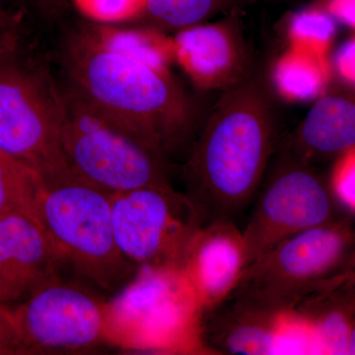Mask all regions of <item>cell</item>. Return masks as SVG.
<instances>
[{"label": "cell", "mask_w": 355, "mask_h": 355, "mask_svg": "<svg viewBox=\"0 0 355 355\" xmlns=\"http://www.w3.org/2000/svg\"><path fill=\"white\" fill-rule=\"evenodd\" d=\"M272 104L258 77L223 91L183 168L198 225L235 221L254 202L275 142Z\"/></svg>", "instance_id": "cell-1"}, {"label": "cell", "mask_w": 355, "mask_h": 355, "mask_svg": "<svg viewBox=\"0 0 355 355\" xmlns=\"http://www.w3.org/2000/svg\"><path fill=\"white\" fill-rule=\"evenodd\" d=\"M62 64L67 83L165 153L190 137L193 107L171 72L109 50L81 27L67 39Z\"/></svg>", "instance_id": "cell-2"}, {"label": "cell", "mask_w": 355, "mask_h": 355, "mask_svg": "<svg viewBox=\"0 0 355 355\" xmlns=\"http://www.w3.org/2000/svg\"><path fill=\"white\" fill-rule=\"evenodd\" d=\"M57 89L60 148L70 171L109 193L173 189L160 147L70 84Z\"/></svg>", "instance_id": "cell-3"}, {"label": "cell", "mask_w": 355, "mask_h": 355, "mask_svg": "<svg viewBox=\"0 0 355 355\" xmlns=\"http://www.w3.org/2000/svg\"><path fill=\"white\" fill-rule=\"evenodd\" d=\"M111 195L69 169L41 178L37 203L40 223L64 268L106 291L127 284L139 268L116 246Z\"/></svg>", "instance_id": "cell-4"}, {"label": "cell", "mask_w": 355, "mask_h": 355, "mask_svg": "<svg viewBox=\"0 0 355 355\" xmlns=\"http://www.w3.org/2000/svg\"><path fill=\"white\" fill-rule=\"evenodd\" d=\"M355 270V226L340 216L291 236L248 266L234 291L279 310Z\"/></svg>", "instance_id": "cell-5"}, {"label": "cell", "mask_w": 355, "mask_h": 355, "mask_svg": "<svg viewBox=\"0 0 355 355\" xmlns=\"http://www.w3.org/2000/svg\"><path fill=\"white\" fill-rule=\"evenodd\" d=\"M107 308L109 336L127 328L140 347L209 354L202 340V305L181 266H139Z\"/></svg>", "instance_id": "cell-6"}, {"label": "cell", "mask_w": 355, "mask_h": 355, "mask_svg": "<svg viewBox=\"0 0 355 355\" xmlns=\"http://www.w3.org/2000/svg\"><path fill=\"white\" fill-rule=\"evenodd\" d=\"M58 89L13 57L0 62V148L41 178L67 171Z\"/></svg>", "instance_id": "cell-7"}, {"label": "cell", "mask_w": 355, "mask_h": 355, "mask_svg": "<svg viewBox=\"0 0 355 355\" xmlns=\"http://www.w3.org/2000/svg\"><path fill=\"white\" fill-rule=\"evenodd\" d=\"M254 202L242 229L248 266L282 240L343 216L313 165L284 153Z\"/></svg>", "instance_id": "cell-8"}, {"label": "cell", "mask_w": 355, "mask_h": 355, "mask_svg": "<svg viewBox=\"0 0 355 355\" xmlns=\"http://www.w3.org/2000/svg\"><path fill=\"white\" fill-rule=\"evenodd\" d=\"M114 240L135 266H178L198 222L174 189L139 188L111 195Z\"/></svg>", "instance_id": "cell-9"}, {"label": "cell", "mask_w": 355, "mask_h": 355, "mask_svg": "<svg viewBox=\"0 0 355 355\" xmlns=\"http://www.w3.org/2000/svg\"><path fill=\"white\" fill-rule=\"evenodd\" d=\"M10 314L27 354L87 349L109 336L107 304L62 279L10 308Z\"/></svg>", "instance_id": "cell-10"}, {"label": "cell", "mask_w": 355, "mask_h": 355, "mask_svg": "<svg viewBox=\"0 0 355 355\" xmlns=\"http://www.w3.org/2000/svg\"><path fill=\"white\" fill-rule=\"evenodd\" d=\"M64 266L37 219L12 211L0 214V306L21 304L62 279Z\"/></svg>", "instance_id": "cell-11"}, {"label": "cell", "mask_w": 355, "mask_h": 355, "mask_svg": "<svg viewBox=\"0 0 355 355\" xmlns=\"http://www.w3.org/2000/svg\"><path fill=\"white\" fill-rule=\"evenodd\" d=\"M235 17L180 30L175 62L203 90H227L250 76L244 42Z\"/></svg>", "instance_id": "cell-12"}, {"label": "cell", "mask_w": 355, "mask_h": 355, "mask_svg": "<svg viewBox=\"0 0 355 355\" xmlns=\"http://www.w3.org/2000/svg\"><path fill=\"white\" fill-rule=\"evenodd\" d=\"M247 266L242 230L232 220L198 226L182 263L203 312L216 307L234 291Z\"/></svg>", "instance_id": "cell-13"}, {"label": "cell", "mask_w": 355, "mask_h": 355, "mask_svg": "<svg viewBox=\"0 0 355 355\" xmlns=\"http://www.w3.org/2000/svg\"><path fill=\"white\" fill-rule=\"evenodd\" d=\"M284 312L234 291L203 312V345L211 354H275Z\"/></svg>", "instance_id": "cell-14"}, {"label": "cell", "mask_w": 355, "mask_h": 355, "mask_svg": "<svg viewBox=\"0 0 355 355\" xmlns=\"http://www.w3.org/2000/svg\"><path fill=\"white\" fill-rule=\"evenodd\" d=\"M355 147V88L336 89L317 98L291 133L282 153L313 165Z\"/></svg>", "instance_id": "cell-15"}, {"label": "cell", "mask_w": 355, "mask_h": 355, "mask_svg": "<svg viewBox=\"0 0 355 355\" xmlns=\"http://www.w3.org/2000/svg\"><path fill=\"white\" fill-rule=\"evenodd\" d=\"M314 331L323 354H347L355 321V270L292 307Z\"/></svg>", "instance_id": "cell-16"}, {"label": "cell", "mask_w": 355, "mask_h": 355, "mask_svg": "<svg viewBox=\"0 0 355 355\" xmlns=\"http://www.w3.org/2000/svg\"><path fill=\"white\" fill-rule=\"evenodd\" d=\"M81 28L105 48L153 69L170 71V67L175 62L174 41L158 28H121L97 23Z\"/></svg>", "instance_id": "cell-17"}, {"label": "cell", "mask_w": 355, "mask_h": 355, "mask_svg": "<svg viewBox=\"0 0 355 355\" xmlns=\"http://www.w3.org/2000/svg\"><path fill=\"white\" fill-rule=\"evenodd\" d=\"M272 77L275 90L286 101H311L326 92L330 60L288 48L275 62Z\"/></svg>", "instance_id": "cell-18"}, {"label": "cell", "mask_w": 355, "mask_h": 355, "mask_svg": "<svg viewBox=\"0 0 355 355\" xmlns=\"http://www.w3.org/2000/svg\"><path fill=\"white\" fill-rule=\"evenodd\" d=\"M338 21L319 3L292 14L287 24L289 48L329 60Z\"/></svg>", "instance_id": "cell-19"}, {"label": "cell", "mask_w": 355, "mask_h": 355, "mask_svg": "<svg viewBox=\"0 0 355 355\" xmlns=\"http://www.w3.org/2000/svg\"><path fill=\"white\" fill-rule=\"evenodd\" d=\"M40 181L39 175L0 148V214L23 212L39 221Z\"/></svg>", "instance_id": "cell-20"}, {"label": "cell", "mask_w": 355, "mask_h": 355, "mask_svg": "<svg viewBox=\"0 0 355 355\" xmlns=\"http://www.w3.org/2000/svg\"><path fill=\"white\" fill-rule=\"evenodd\" d=\"M242 0H147L142 17L158 27L184 29L200 24L203 20Z\"/></svg>", "instance_id": "cell-21"}, {"label": "cell", "mask_w": 355, "mask_h": 355, "mask_svg": "<svg viewBox=\"0 0 355 355\" xmlns=\"http://www.w3.org/2000/svg\"><path fill=\"white\" fill-rule=\"evenodd\" d=\"M275 354H323L314 331L303 318L291 309L282 315Z\"/></svg>", "instance_id": "cell-22"}, {"label": "cell", "mask_w": 355, "mask_h": 355, "mask_svg": "<svg viewBox=\"0 0 355 355\" xmlns=\"http://www.w3.org/2000/svg\"><path fill=\"white\" fill-rule=\"evenodd\" d=\"M92 23L114 25L142 17L147 0H70Z\"/></svg>", "instance_id": "cell-23"}, {"label": "cell", "mask_w": 355, "mask_h": 355, "mask_svg": "<svg viewBox=\"0 0 355 355\" xmlns=\"http://www.w3.org/2000/svg\"><path fill=\"white\" fill-rule=\"evenodd\" d=\"M329 184L340 207L355 214V147L335 159Z\"/></svg>", "instance_id": "cell-24"}, {"label": "cell", "mask_w": 355, "mask_h": 355, "mask_svg": "<svg viewBox=\"0 0 355 355\" xmlns=\"http://www.w3.org/2000/svg\"><path fill=\"white\" fill-rule=\"evenodd\" d=\"M19 44V26L15 16L0 8V62L13 57Z\"/></svg>", "instance_id": "cell-25"}, {"label": "cell", "mask_w": 355, "mask_h": 355, "mask_svg": "<svg viewBox=\"0 0 355 355\" xmlns=\"http://www.w3.org/2000/svg\"><path fill=\"white\" fill-rule=\"evenodd\" d=\"M334 69L343 83L355 88V35L336 51Z\"/></svg>", "instance_id": "cell-26"}, {"label": "cell", "mask_w": 355, "mask_h": 355, "mask_svg": "<svg viewBox=\"0 0 355 355\" xmlns=\"http://www.w3.org/2000/svg\"><path fill=\"white\" fill-rule=\"evenodd\" d=\"M27 354L11 321L10 309H0V355Z\"/></svg>", "instance_id": "cell-27"}, {"label": "cell", "mask_w": 355, "mask_h": 355, "mask_svg": "<svg viewBox=\"0 0 355 355\" xmlns=\"http://www.w3.org/2000/svg\"><path fill=\"white\" fill-rule=\"evenodd\" d=\"M319 4L338 22L355 30V0H320Z\"/></svg>", "instance_id": "cell-28"}, {"label": "cell", "mask_w": 355, "mask_h": 355, "mask_svg": "<svg viewBox=\"0 0 355 355\" xmlns=\"http://www.w3.org/2000/svg\"><path fill=\"white\" fill-rule=\"evenodd\" d=\"M40 8L46 14H55L64 6V0H36Z\"/></svg>", "instance_id": "cell-29"}, {"label": "cell", "mask_w": 355, "mask_h": 355, "mask_svg": "<svg viewBox=\"0 0 355 355\" xmlns=\"http://www.w3.org/2000/svg\"><path fill=\"white\" fill-rule=\"evenodd\" d=\"M347 355H355V321L352 324V331H350L349 352Z\"/></svg>", "instance_id": "cell-30"}, {"label": "cell", "mask_w": 355, "mask_h": 355, "mask_svg": "<svg viewBox=\"0 0 355 355\" xmlns=\"http://www.w3.org/2000/svg\"><path fill=\"white\" fill-rule=\"evenodd\" d=\"M0 309H4V308L1 307V306H0Z\"/></svg>", "instance_id": "cell-31"}]
</instances>
